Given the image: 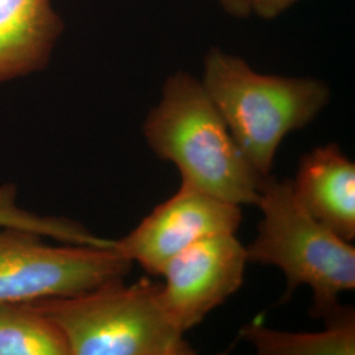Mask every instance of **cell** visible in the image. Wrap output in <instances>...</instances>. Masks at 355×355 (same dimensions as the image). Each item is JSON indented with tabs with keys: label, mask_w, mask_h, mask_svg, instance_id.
Here are the masks:
<instances>
[{
	"label": "cell",
	"mask_w": 355,
	"mask_h": 355,
	"mask_svg": "<svg viewBox=\"0 0 355 355\" xmlns=\"http://www.w3.org/2000/svg\"><path fill=\"white\" fill-rule=\"evenodd\" d=\"M153 153L177 166L183 184L236 205H257L263 178L239 148L200 79L168 76L144 124Z\"/></svg>",
	"instance_id": "1"
},
{
	"label": "cell",
	"mask_w": 355,
	"mask_h": 355,
	"mask_svg": "<svg viewBox=\"0 0 355 355\" xmlns=\"http://www.w3.org/2000/svg\"><path fill=\"white\" fill-rule=\"evenodd\" d=\"M200 82L262 177L271 174L283 140L309 125L330 101L329 87L318 79L261 74L220 49L205 55Z\"/></svg>",
	"instance_id": "2"
},
{
	"label": "cell",
	"mask_w": 355,
	"mask_h": 355,
	"mask_svg": "<svg viewBox=\"0 0 355 355\" xmlns=\"http://www.w3.org/2000/svg\"><path fill=\"white\" fill-rule=\"evenodd\" d=\"M257 205L262 211L248 261L278 267L287 283L283 302L300 286L313 291L311 315L334 316L338 297L355 288V248L309 215L292 190L291 180L263 178Z\"/></svg>",
	"instance_id": "3"
},
{
	"label": "cell",
	"mask_w": 355,
	"mask_h": 355,
	"mask_svg": "<svg viewBox=\"0 0 355 355\" xmlns=\"http://www.w3.org/2000/svg\"><path fill=\"white\" fill-rule=\"evenodd\" d=\"M161 284L124 278L73 296L32 304L61 330L70 355H191L184 334L166 315Z\"/></svg>",
	"instance_id": "4"
},
{
	"label": "cell",
	"mask_w": 355,
	"mask_h": 355,
	"mask_svg": "<svg viewBox=\"0 0 355 355\" xmlns=\"http://www.w3.org/2000/svg\"><path fill=\"white\" fill-rule=\"evenodd\" d=\"M44 239L0 225V303L73 296L125 278L133 266L114 246L51 245Z\"/></svg>",
	"instance_id": "5"
},
{
	"label": "cell",
	"mask_w": 355,
	"mask_h": 355,
	"mask_svg": "<svg viewBox=\"0 0 355 355\" xmlns=\"http://www.w3.org/2000/svg\"><path fill=\"white\" fill-rule=\"evenodd\" d=\"M241 221L240 205L180 183L168 200L155 207L125 237L114 241V248L149 275L159 277L177 254L204 239L236 233Z\"/></svg>",
	"instance_id": "6"
},
{
	"label": "cell",
	"mask_w": 355,
	"mask_h": 355,
	"mask_svg": "<svg viewBox=\"0 0 355 355\" xmlns=\"http://www.w3.org/2000/svg\"><path fill=\"white\" fill-rule=\"evenodd\" d=\"M246 248L236 233L217 234L184 249L166 265L161 303L183 334L199 325L243 284Z\"/></svg>",
	"instance_id": "7"
},
{
	"label": "cell",
	"mask_w": 355,
	"mask_h": 355,
	"mask_svg": "<svg viewBox=\"0 0 355 355\" xmlns=\"http://www.w3.org/2000/svg\"><path fill=\"white\" fill-rule=\"evenodd\" d=\"M292 190L305 211L347 242L355 239V165L338 145L305 153Z\"/></svg>",
	"instance_id": "8"
},
{
	"label": "cell",
	"mask_w": 355,
	"mask_h": 355,
	"mask_svg": "<svg viewBox=\"0 0 355 355\" xmlns=\"http://www.w3.org/2000/svg\"><path fill=\"white\" fill-rule=\"evenodd\" d=\"M62 26L51 0H0V83L45 67Z\"/></svg>",
	"instance_id": "9"
},
{
	"label": "cell",
	"mask_w": 355,
	"mask_h": 355,
	"mask_svg": "<svg viewBox=\"0 0 355 355\" xmlns=\"http://www.w3.org/2000/svg\"><path fill=\"white\" fill-rule=\"evenodd\" d=\"M325 322L327 328L315 333L282 331L253 322L245 325L240 336L261 355L355 354L354 309L341 308Z\"/></svg>",
	"instance_id": "10"
},
{
	"label": "cell",
	"mask_w": 355,
	"mask_h": 355,
	"mask_svg": "<svg viewBox=\"0 0 355 355\" xmlns=\"http://www.w3.org/2000/svg\"><path fill=\"white\" fill-rule=\"evenodd\" d=\"M0 355H70L61 330L32 303H0Z\"/></svg>",
	"instance_id": "11"
},
{
	"label": "cell",
	"mask_w": 355,
	"mask_h": 355,
	"mask_svg": "<svg viewBox=\"0 0 355 355\" xmlns=\"http://www.w3.org/2000/svg\"><path fill=\"white\" fill-rule=\"evenodd\" d=\"M19 192L12 183L0 184V225L26 229L45 239L64 243L108 248L114 241L98 237L82 224L66 217L41 216L17 204Z\"/></svg>",
	"instance_id": "12"
},
{
	"label": "cell",
	"mask_w": 355,
	"mask_h": 355,
	"mask_svg": "<svg viewBox=\"0 0 355 355\" xmlns=\"http://www.w3.org/2000/svg\"><path fill=\"white\" fill-rule=\"evenodd\" d=\"M299 0H254L252 13L262 19H274L287 11Z\"/></svg>",
	"instance_id": "13"
},
{
	"label": "cell",
	"mask_w": 355,
	"mask_h": 355,
	"mask_svg": "<svg viewBox=\"0 0 355 355\" xmlns=\"http://www.w3.org/2000/svg\"><path fill=\"white\" fill-rule=\"evenodd\" d=\"M225 12L236 17H248L252 15L254 0H218Z\"/></svg>",
	"instance_id": "14"
}]
</instances>
